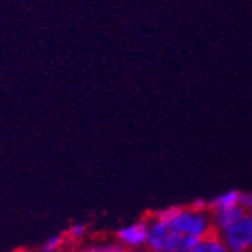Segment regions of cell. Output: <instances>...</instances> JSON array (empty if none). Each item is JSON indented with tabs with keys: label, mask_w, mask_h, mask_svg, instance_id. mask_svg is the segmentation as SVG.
Returning a JSON list of instances; mask_svg holds the SVG:
<instances>
[{
	"label": "cell",
	"mask_w": 252,
	"mask_h": 252,
	"mask_svg": "<svg viewBox=\"0 0 252 252\" xmlns=\"http://www.w3.org/2000/svg\"><path fill=\"white\" fill-rule=\"evenodd\" d=\"M201 239L180 233L163 220L153 218L148 230L147 246L153 252H190Z\"/></svg>",
	"instance_id": "6da1fadb"
},
{
	"label": "cell",
	"mask_w": 252,
	"mask_h": 252,
	"mask_svg": "<svg viewBox=\"0 0 252 252\" xmlns=\"http://www.w3.org/2000/svg\"><path fill=\"white\" fill-rule=\"evenodd\" d=\"M226 248L231 252H246L252 248V213L245 215L223 231Z\"/></svg>",
	"instance_id": "7a4b0ae2"
},
{
	"label": "cell",
	"mask_w": 252,
	"mask_h": 252,
	"mask_svg": "<svg viewBox=\"0 0 252 252\" xmlns=\"http://www.w3.org/2000/svg\"><path fill=\"white\" fill-rule=\"evenodd\" d=\"M150 223L147 220H137L121 226L117 231V239L126 248H139L147 245Z\"/></svg>",
	"instance_id": "3957f363"
},
{
	"label": "cell",
	"mask_w": 252,
	"mask_h": 252,
	"mask_svg": "<svg viewBox=\"0 0 252 252\" xmlns=\"http://www.w3.org/2000/svg\"><path fill=\"white\" fill-rule=\"evenodd\" d=\"M245 215H246V212L242 205H237V207H233L230 210H219V212H215V223L219 230L225 231L226 228L234 225Z\"/></svg>",
	"instance_id": "277c9868"
},
{
	"label": "cell",
	"mask_w": 252,
	"mask_h": 252,
	"mask_svg": "<svg viewBox=\"0 0 252 252\" xmlns=\"http://www.w3.org/2000/svg\"><path fill=\"white\" fill-rule=\"evenodd\" d=\"M240 196H242V192H239V190H228V192L213 198L207 204V207L213 209L215 212L230 210L233 207H237V205H240Z\"/></svg>",
	"instance_id": "5b68a950"
},
{
	"label": "cell",
	"mask_w": 252,
	"mask_h": 252,
	"mask_svg": "<svg viewBox=\"0 0 252 252\" xmlns=\"http://www.w3.org/2000/svg\"><path fill=\"white\" fill-rule=\"evenodd\" d=\"M190 252H226V246L218 237V234L213 230H210Z\"/></svg>",
	"instance_id": "8992f818"
},
{
	"label": "cell",
	"mask_w": 252,
	"mask_h": 252,
	"mask_svg": "<svg viewBox=\"0 0 252 252\" xmlns=\"http://www.w3.org/2000/svg\"><path fill=\"white\" fill-rule=\"evenodd\" d=\"M77 252H128V248L121 245L120 242H110V243H100V245H89Z\"/></svg>",
	"instance_id": "52a82bcc"
},
{
	"label": "cell",
	"mask_w": 252,
	"mask_h": 252,
	"mask_svg": "<svg viewBox=\"0 0 252 252\" xmlns=\"http://www.w3.org/2000/svg\"><path fill=\"white\" fill-rule=\"evenodd\" d=\"M68 242L66 234L65 233H58L50 236L47 240L42 243V252H58L61 251V248Z\"/></svg>",
	"instance_id": "ba28073f"
},
{
	"label": "cell",
	"mask_w": 252,
	"mask_h": 252,
	"mask_svg": "<svg viewBox=\"0 0 252 252\" xmlns=\"http://www.w3.org/2000/svg\"><path fill=\"white\" fill-rule=\"evenodd\" d=\"M86 231H88V228H86V225L83 222H74V223H71L70 226H68V230H66L65 234H66L68 242H70V240L76 242V240H82L86 236Z\"/></svg>",
	"instance_id": "9c48e42d"
},
{
	"label": "cell",
	"mask_w": 252,
	"mask_h": 252,
	"mask_svg": "<svg viewBox=\"0 0 252 252\" xmlns=\"http://www.w3.org/2000/svg\"><path fill=\"white\" fill-rule=\"evenodd\" d=\"M181 209H183V207H178V205H172V207L162 209V210H158V212L154 215V219H157V220H163V222H168V220L174 219V218L180 213V210H181Z\"/></svg>",
	"instance_id": "30bf717a"
},
{
	"label": "cell",
	"mask_w": 252,
	"mask_h": 252,
	"mask_svg": "<svg viewBox=\"0 0 252 252\" xmlns=\"http://www.w3.org/2000/svg\"><path fill=\"white\" fill-rule=\"evenodd\" d=\"M240 204L243 209H251L252 210V192H246V193H242L240 196Z\"/></svg>",
	"instance_id": "8fae6325"
},
{
	"label": "cell",
	"mask_w": 252,
	"mask_h": 252,
	"mask_svg": "<svg viewBox=\"0 0 252 252\" xmlns=\"http://www.w3.org/2000/svg\"><path fill=\"white\" fill-rule=\"evenodd\" d=\"M205 207H207V202H205L204 199H195L189 209L193 210V212H196V213H202Z\"/></svg>",
	"instance_id": "7c38bea8"
}]
</instances>
